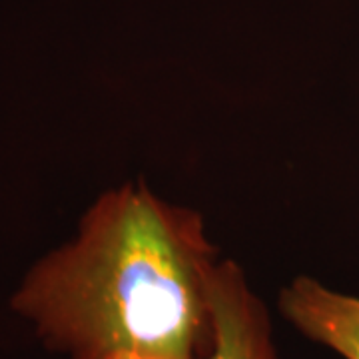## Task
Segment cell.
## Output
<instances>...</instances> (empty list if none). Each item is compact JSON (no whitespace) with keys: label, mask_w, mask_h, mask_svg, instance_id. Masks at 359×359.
<instances>
[{"label":"cell","mask_w":359,"mask_h":359,"mask_svg":"<svg viewBox=\"0 0 359 359\" xmlns=\"http://www.w3.org/2000/svg\"><path fill=\"white\" fill-rule=\"evenodd\" d=\"M216 264L198 212L124 184L84 212L74 240L30 268L13 308L70 359H202L214 339Z\"/></svg>","instance_id":"6da1fadb"},{"label":"cell","mask_w":359,"mask_h":359,"mask_svg":"<svg viewBox=\"0 0 359 359\" xmlns=\"http://www.w3.org/2000/svg\"><path fill=\"white\" fill-rule=\"evenodd\" d=\"M210 302L214 339L202 359H278L268 309L236 262L216 264Z\"/></svg>","instance_id":"7a4b0ae2"},{"label":"cell","mask_w":359,"mask_h":359,"mask_svg":"<svg viewBox=\"0 0 359 359\" xmlns=\"http://www.w3.org/2000/svg\"><path fill=\"white\" fill-rule=\"evenodd\" d=\"M280 309L309 339L344 359H359V297L332 292L311 278H297L280 295Z\"/></svg>","instance_id":"3957f363"},{"label":"cell","mask_w":359,"mask_h":359,"mask_svg":"<svg viewBox=\"0 0 359 359\" xmlns=\"http://www.w3.org/2000/svg\"><path fill=\"white\" fill-rule=\"evenodd\" d=\"M108 359H166V358H156V355H146V353H136V351H120L114 353Z\"/></svg>","instance_id":"277c9868"}]
</instances>
